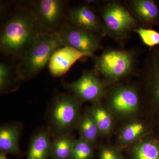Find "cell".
<instances>
[{
  "mask_svg": "<svg viewBox=\"0 0 159 159\" xmlns=\"http://www.w3.org/2000/svg\"><path fill=\"white\" fill-rule=\"evenodd\" d=\"M77 126L80 138L92 144L96 142L100 132L89 112L84 114L80 118Z\"/></svg>",
  "mask_w": 159,
  "mask_h": 159,
  "instance_id": "ac0fdd59",
  "label": "cell"
},
{
  "mask_svg": "<svg viewBox=\"0 0 159 159\" xmlns=\"http://www.w3.org/2000/svg\"><path fill=\"white\" fill-rule=\"evenodd\" d=\"M58 34L64 46L71 47L84 53L87 57L95 58V52L103 48L100 36L68 22Z\"/></svg>",
  "mask_w": 159,
  "mask_h": 159,
  "instance_id": "52a82bcc",
  "label": "cell"
},
{
  "mask_svg": "<svg viewBox=\"0 0 159 159\" xmlns=\"http://www.w3.org/2000/svg\"><path fill=\"white\" fill-rule=\"evenodd\" d=\"M138 73L145 82L147 93L159 108V46L150 49Z\"/></svg>",
  "mask_w": 159,
  "mask_h": 159,
  "instance_id": "9c48e42d",
  "label": "cell"
},
{
  "mask_svg": "<svg viewBox=\"0 0 159 159\" xmlns=\"http://www.w3.org/2000/svg\"><path fill=\"white\" fill-rule=\"evenodd\" d=\"M0 159H8L6 157V154L3 152L0 153Z\"/></svg>",
  "mask_w": 159,
  "mask_h": 159,
  "instance_id": "d4e9b609",
  "label": "cell"
},
{
  "mask_svg": "<svg viewBox=\"0 0 159 159\" xmlns=\"http://www.w3.org/2000/svg\"><path fill=\"white\" fill-rule=\"evenodd\" d=\"M87 57L76 49L63 46L54 52L48 64L50 73L55 77L66 74L77 61Z\"/></svg>",
  "mask_w": 159,
  "mask_h": 159,
  "instance_id": "4fadbf2b",
  "label": "cell"
},
{
  "mask_svg": "<svg viewBox=\"0 0 159 159\" xmlns=\"http://www.w3.org/2000/svg\"><path fill=\"white\" fill-rule=\"evenodd\" d=\"M20 129L13 125H6L0 129V150L6 154L19 153V138Z\"/></svg>",
  "mask_w": 159,
  "mask_h": 159,
  "instance_id": "9a60e30c",
  "label": "cell"
},
{
  "mask_svg": "<svg viewBox=\"0 0 159 159\" xmlns=\"http://www.w3.org/2000/svg\"><path fill=\"white\" fill-rule=\"evenodd\" d=\"M140 50L107 48L95 57L94 70L105 83L119 81L138 72Z\"/></svg>",
  "mask_w": 159,
  "mask_h": 159,
  "instance_id": "3957f363",
  "label": "cell"
},
{
  "mask_svg": "<svg viewBox=\"0 0 159 159\" xmlns=\"http://www.w3.org/2000/svg\"><path fill=\"white\" fill-rule=\"evenodd\" d=\"M63 83L65 88L82 101L99 102L105 93L106 83L94 69L84 71L75 81Z\"/></svg>",
  "mask_w": 159,
  "mask_h": 159,
  "instance_id": "ba28073f",
  "label": "cell"
},
{
  "mask_svg": "<svg viewBox=\"0 0 159 159\" xmlns=\"http://www.w3.org/2000/svg\"><path fill=\"white\" fill-rule=\"evenodd\" d=\"M94 153L93 144L80 138L75 140L70 159H91Z\"/></svg>",
  "mask_w": 159,
  "mask_h": 159,
  "instance_id": "44dd1931",
  "label": "cell"
},
{
  "mask_svg": "<svg viewBox=\"0 0 159 159\" xmlns=\"http://www.w3.org/2000/svg\"><path fill=\"white\" fill-rule=\"evenodd\" d=\"M67 22L92 31L101 37L106 36L100 16L90 5L85 4L69 9Z\"/></svg>",
  "mask_w": 159,
  "mask_h": 159,
  "instance_id": "8fae6325",
  "label": "cell"
},
{
  "mask_svg": "<svg viewBox=\"0 0 159 159\" xmlns=\"http://www.w3.org/2000/svg\"><path fill=\"white\" fill-rule=\"evenodd\" d=\"M107 99L111 107L121 115L133 114L139 107V92L134 85L117 86L111 90Z\"/></svg>",
  "mask_w": 159,
  "mask_h": 159,
  "instance_id": "30bf717a",
  "label": "cell"
},
{
  "mask_svg": "<svg viewBox=\"0 0 159 159\" xmlns=\"http://www.w3.org/2000/svg\"><path fill=\"white\" fill-rule=\"evenodd\" d=\"M131 159H159V139H149L136 145L132 151Z\"/></svg>",
  "mask_w": 159,
  "mask_h": 159,
  "instance_id": "e0dca14e",
  "label": "cell"
},
{
  "mask_svg": "<svg viewBox=\"0 0 159 159\" xmlns=\"http://www.w3.org/2000/svg\"><path fill=\"white\" fill-rule=\"evenodd\" d=\"M124 5L140 27L152 29L159 26V6L153 0H127Z\"/></svg>",
  "mask_w": 159,
  "mask_h": 159,
  "instance_id": "7c38bea8",
  "label": "cell"
},
{
  "mask_svg": "<svg viewBox=\"0 0 159 159\" xmlns=\"http://www.w3.org/2000/svg\"><path fill=\"white\" fill-rule=\"evenodd\" d=\"M82 101L72 93L60 94L55 97L49 111L48 122L57 137L70 134L78 125Z\"/></svg>",
  "mask_w": 159,
  "mask_h": 159,
  "instance_id": "8992f818",
  "label": "cell"
},
{
  "mask_svg": "<svg viewBox=\"0 0 159 159\" xmlns=\"http://www.w3.org/2000/svg\"><path fill=\"white\" fill-rule=\"evenodd\" d=\"M75 141L70 134L57 137L52 142L50 155L54 159H70Z\"/></svg>",
  "mask_w": 159,
  "mask_h": 159,
  "instance_id": "2e32d148",
  "label": "cell"
},
{
  "mask_svg": "<svg viewBox=\"0 0 159 159\" xmlns=\"http://www.w3.org/2000/svg\"><path fill=\"white\" fill-rule=\"evenodd\" d=\"M145 130V126L142 122H133L123 129L120 134V139L124 143L134 142L142 135Z\"/></svg>",
  "mask_w": 159,
  "mask_h": 159,
  "instance_id": "7402d4cb",
  "label": "cell"
},
{
  "mask_svg": "<svg viewBox=\"0 0 159 159\" xmlns=\"http://www.w3.org/2000/svg\"><path fill=\"white\" fill-rule=\"evenodd\" d=\"M20 80L17 73L13 74L12 69L6 63H0V91L1 93L12 90L16 80Z\"/></svg>",
  "mask_w": 159,
  "mask_h": 159,
  "instance_id": "ffe728a7",
  "label": "cell"
},
{
  "mask_svg": "<svg viewBox=\"0 0 159 159\" xmlns=\"http://www.w3.org/2000/svg\"><path fill=\"white\" fill-rule=\"evenodd\" d=\"M89 113L96 122L99 132L105 134L110 131L112 126V119L104 107L100 105L94 106Z\"/></svg>",
  "mask_w": 159,
  "mask_h": 159,
  "instance_id": "d6986e66",
  "label": "cell"
},
{
  "mask_svg": "<svg viewBox=\"0 0 159 159\" xmlns=\"http://www.w3.org/2000/svg\"><path fill=\"white\" fill-rule=\"evenodd\" d=\"M100 18L106 36L124 48L132 32L140 27L127 7L119 1L103 2Z\"/></svg>",
  "mask_w": 159,
  "mask_h": 159,
  "instance_id": "277c9868",
  "label": "cell"
},
{
  "mask_svg": "<svg viewBox=\"0 0 159 159\" xmlns=\"http://www.w3.org/2000/svg\"><path fill=\"white\" fill-rule=\"evenodd\" d=\"M38 33L29 2L17 6L1 29V52L6 56L18 57Z\"/></svg>",
  "mask_w": 159,
  "mask_h": 159,
  "instance_id": "6da1fadb",
  "label": "cell"
},
{
  "mask_svg": "<svg viewBox=\"0 0 159 159\" xmlns=\"http://www.w3.org/2000/svg\"><path fill=\"white\" fill-rule=\"evenodd\" d=\"M63 46L59 34L38 33L18 57L16 70L20 80L37 76L48 64L54 52Z\"/></svg>",
  "mask_w": 159,
  "mask_h": 159,
  "instance_id": "7a4b0ae2",
  "label": "cell"
},
{
  "mask_svg": "<svg viewBox=\"0 0 159 159\" xmlns=\"http://www.w3.org/2000/svg\"><path fill=\"white\" fill-rule=\"evenodd\" d=\"M52 143L48 131L38 132L31 139L27 159H47L51 155Z\"/></svg>",
  "mask_w": 159,
  "mask_h": 159,
  "instance_id": "5bb4252c",
  "label": "cell"
},
{
  "mask_svg": "<svg viewBox=\"0 0 159 159\" xmlns=\"http://www.w3.org/2000/svg\"><path fill=\"white\" fill-rule=\"evenodd\" d=\"M134 32L139 34L143 43L151 49L159 46V32L158 31L139 27Z\"/></svg>",
  "mask_w": 159,
  "mask_h": 159,
  "instance_id": "603a6c76",
  "label": "cell"
},
{
  "mask_svg": "<svg viewBox=\"0 0 159 159\" xmlns=\"http://www.w3.org/2000/svg\"><path fill=\"white\" fill-rule=\"evenodd\" d=\"M29 3L39 33L58 34L67 22L68 1L37 0Z\"/></svg>",
  "mask_w": 159,
  "mask_h": 159,
  "instance_id": "5b68a950",
  "label": "cell"
},
{
  "mask_svg": "<svg viewBox=\"0 0 159 159\" xmlns=\"http://www.w3.org/2000/svg\"><path fill=\"white\" fill-rule=\"evenodd\" d=\"M100 159H123L118 151L110 147H103L99 151Z\"/></svg>",
  "mask_w": 159,
  "mask_h": 159,
  "instance_id": "cb8c5ba5",
  "label": "cell"
}]
</instances>
